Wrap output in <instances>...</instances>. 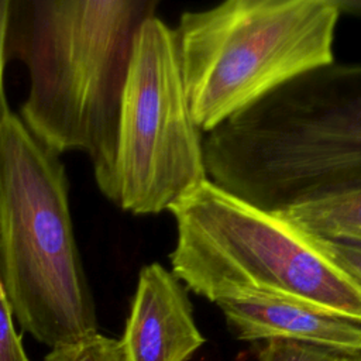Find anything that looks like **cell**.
<instances>
[{"mask_svg":"<svg viewBox=\"0 0 361 361\" xmlns=\"http://www.w3.org/2000/svg\"><path fill=\"white\" fill-rule=\"evenodd\" d=\"M8 11H10V0H0V133L7 116L11 113L4 94V66L7 59L6 51V39H7V23H8Z\"/></svg>","mask_w":361,"mask_h":361,"instance_id":"cell-14","label":"cell"},{"mask_svg":"<svg viewBox=\"0 0 361 361\" xmlns=\"http://www.w3.org/2000/svg\"><path fill=\"white\" fill-rule=\"evenodd\" d=\"M44 361H121L120 341L100 333L52 348Z\"/></svg>","mask_w":361,"mask_h":361,"instance_id":"cell-10","label":"cell"},{"mask_svg":"<svg viewBox=\"0 0 361 361\" xmlns=\"http://www.w3.org/2000/svg\"><path fill=\"white\" fill-rule=\"evenodd\" d=\"M320 251L361 285V245L313 237Z\"/></svg>","mask_w":361,"mask_h":361,"instance_id":"cell-13","label":"cell"},{"mask_svg":"<svg viewBox=\"0 0 361 361\" xmlns=\"http://www.w3.org/2000/svg\"><path fill=\"white\" fill-rule=\"evenodd\" d=\"M336 0H227L175 30L193 118L210 133L292 79L334 62Z\"/></svg>","mask_w":361,"mask_h":361,"instance_id":"cell-5","label":"cell"},{"mask_svg":"<svg viewBox=\"0 0 361 361\" xmlns=\"http://www.w3.org/2000/svg\"><path fill=\"white\" fill-rule=\"evenodd\" d=\"M0 279L14 319L56 348L97 331L59 154L10 113L0 133Z\"/></svg>","mask_w":361,"mask_h":361,"instance_id":"cell-4","label":"cell"},{"mask_svg":"<svg viewBox=\"0 0 361 361\" xmlns=\"http://www.w3.org/2000/svg\"><path fill=\"white\" fill-rule=\"evenodd\" d=\"M0 361H30L21 337L14 327V316L0 279Z\"/></svg>","mask_w":361,"mask_h":361,"instance_id":"cell-12","label":"cell"},{"mask_svg":"<svg viewBox=\"0 0 361 361\" xmlns=\"http://www.w3.org/2000/svg\"><path fill=\"white\" fill-rule=\"evenodd\" d=\"M312 237L361 245V188L279 212Z\"/></svg>","mask_w":361,"mask_h":361,"instance_id":"cell-9","label":"cell"},{"mask_svg":"<svg viewBox=\"0 0 361 361\" xmlns=\"http://www.w3.org/2000/svg\"><path fill=\"white\" fill-rule=\"evenodd\" d=\"M169 212L176 224L171 272L188 290L213 303L282 298L361 323V285L282 214L210 180Z\"/></svg>","mask_w":361,"mask_h":361,"instance_id":"cell-3","label":"cell"},{"mask_svg":"<svg viewBox=\"0 0 361 361\" xmlns=\"http://www.w3.org/2000/svg\"><path fill=\"white\" fill-rule=\"evenodd\" d=\"M350 361H361V357H353Z\"/></svg>","mask_w":361,"mask_h":361,"instance_id":"cell-16","label":"cell"},{"mask_svg":"<svg viewBox=\"0 0 361 361\" xmlns=\"http://www.w3.org/2000/svg\"><path fill=\"white\" fill-rule=\"evenodd\" d=\"M210 182L269 212L361 188V63L279 86L203 140Z\"/></svg>","mask_w":361,"mask_h":361,"instance_id":"cell-2","label":"cell"},{"mask_svg":"<svg viewBox=\"0 0 361 361\" xmlns=\"http://www.w3.org/2000/svg\"><path fill=\"white\" fill-rule=\"evenodd\" d=\"M351 358L324 347L290 340H268L258 354V361H350Z\"/></svg>","mask_w":361,"mask_h":361,"instance_id":"cell-11","label":"cell"},{"mask_svg":"<svg viewBox=\"0 0 361 361\" xmlns=\"http://www.w3.org/2000/svg\"><path fill=\"white\" fill-rule=\"evenodd\" d=\"M202 133L189 106L176 32L152 16L134 42L110 200L133 214L169 210L209 180Z\"/></svg>","mask_w":361,"mask_h":361,"instance_id":"cell-6","label":"cell"},{"mask_svg":"<svg viewBox=\"0 0 361 361\" xmlns=\"http://www.w3.org/2000/svg\"><path fill=\"white\" fill-rule=\"evenodd\" d=\"M118 341L121 361H188L204 344L188 289L161 264L141 268Z\"/></svg>","mask_w":361,"mask_h":361,"instance_id":"cell-7","label":"cell"},{"mask_svg":"<svg viewBox=\"0 0 361 361\" xmlns=\"http://www.w3.org/2000/svg\"><path fill=\"white\" fill-rule=\"evenodd\" d=\"M155 0H10L7 59L30 78L21 121L56 154L78 149L111 199L120 107L141 24Z\"/></svg>","mask_w":361,"mask_h":361,"instance_id":"cell-1","label":"cell"},{"mask_svg":"<svg viewBox=\"0 0 361 361\" xmlns=\"http://www.w3.org/2000/svg\"><path fill=\"white\" fill-rule=\"evenodd\" d=\"M340 14H353L361 17V0H336Z\"/></svg>","mask_w":361,"mask_h":361,"instance_id":"cell-15","label":"cell"},{"mask_svg":"<svg viewBox=\"0 0 361 361\" xmlns=\"http://www.w3.org/2000/svg\"><path fill=\"white\" fill-rule=\"evenodd\" d=\"M240 340H290L361 357V323L317 307L272 296H241L216 302Z\"/></svg>","mask_w":361,"mask_h":361,"instance_id":"cell-8","label":"cell"}]
</instances>
